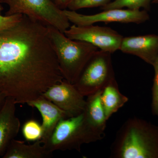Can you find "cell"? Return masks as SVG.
I'll list each match as a JSON object with an SVG mask.
<instances>
[{"instance_id":"9a60e30c","label":"cell","mask_w":158,"mask_h":158,"mask_svg":"<svg viewBox=\"0 0 158 158\" xmlns=\"http://www.w3.org/2000/svg\"><path fill=\"white\" fill-rule=\"evenodd\" d=\"M101 91L87 96L84 113L88 123L92 127L105 133L108 120L101 101Z\"/></svg>"},{"instance_id":"4fadbf2b","label":"cell","mask_w":158,"mask_h":158,"mask_svg":"<svg viewBox=\"0 0 158 158\" xmlns=\"http://www.w3.org/2000/svg\"><path fill=\"white\" fill-rule=\"evenodd\" d=\"M53 153L49 151L40 141L27 144L24 141L13 139L11 141L3 158H49Z\"/></svg>"},{"instance_id":"9c48e42d","label":"cell","mask_w":158,"mask_h":158,"mask_svg":"<svg viewBox=\"0 0 158 158\" xmlns=\"http://www.w3.org/2000/svg\"><path fill=\"white\" fill-rule=\"evenodd\" d=\"M66 113L74 117L85 111L86 100L73 84L65 80L52 85L41 94Z\"/></svg>"},{"instance_id":"6da1fadb","label":"cell","mask_w":158,"mask_h":158,"mask_svg":"<svg viewBox=\"0 0 158 158\" xmlns=\"http://www.w3.org/2000/svg\"><path fill=\"white\" fill-rule=\"evenodd\" d=\"M64 80L47 26L23 15L0 33V91L27 104Z\"/></svg>"},{"instance_id":"44dd1931","label":"cell","mask_w":158,"mask_h":158,"mask_svg":"<svg viewBox=\"0 0 158 158\" xmlns=\"http://www.w3.org/2000/svg\"><path fill=\"white\" fill-rule=\"evenodd\" d=\"M71 0H55V2L60 9L64 10L67 8V6Z\"/></svg>"},{"instance_id":"8fae6325","label":"cell","mask_w":158,"mask_h":158,"mask_svg":"<svg viewBox=\"0 0 158 158\" xmlns=\"http://www.w3.org/2000/svg\"><path fill=\"white\" fill-rule=\"evenodd\" d=\"M16 104L13 98L7 97L0 108V156L4 155L20 129V122L15 115Z\"/></svg>"},{"instance_id":"ffe728a7","label":"cell","mask_w":158,"mask_h":158,"mask_svg":"<svg viewBox=\"0 0 158 158\" xmlns=\"http://www.w3.org/2000/svg\"><path fill=\"white\" fill-rule=\"evenodd\" d=\"M3 7L0 4V33L8 30L19 22L22 18L23 15H2Z\"/></svg>"},{"instance_id":"d6986e66","label":"cell","mask_w":158,"mask_h":158,"mask_svg":"<svg viewBox=\"0 0 158 158\" xmlns=\"http://www.w3.org/2000/svg\"><path fill=\"white\" fill-rule=\"evenodd\" d=\"M152 65L154 69L155 74L152 90V112L154 115L158 116V56Z\"/></svg>"},{"instance_id":"d4e9b609","label":"cell","mask_w":158,"mask_h":158,"mask_svg":"<svg viewBox=\"0 0 158 158\" xmlns=\"http://www.w3.org/2000/svg\"><path fill=\"white\" fill-rule=\"evenodd\" d=\"M53 1H54V2H55V0H53Z\"/></svg>"},{"instance_id":"5bb4252c","label":"cell","mask_w":158,"mask_h":158,"mask_svg":"<svg viewBox=\"0 0 158 158\" xmlns=\"http://www.w3.org/2000/svg\"><path fill=\"white\" fill-rule=\"evenodd\" d=\"M100 98L107 120L128 101L127 97L119 91L116 80L102 90Z\"/></svg>"},{"instance_id":"484cf974","label":"cell","mask_w":158,"mask_h":158,"mask_svg":"<svg viewBox=\"0 0 158 158\" xmlns=\"http://www.w3.org/2000/svg\"><path fill=\"white\" fill-rule=\"evenodd\" d=\"M0 92H1V91H0Z\"/></svg>"},{"instance_id":"52a82bcc","label":"cell","mask_w":158,"mask_h":158,"mask_svg":"<svg viewBox=\"0 0 158 158\" xmlns=\"http://www.w3.org/2000/svg\"><path fill=\"white\" fill-rule=\"evenodd\" d=\"M64 34L71 39L88 42L100 50L111 54L119 50L123 38L122 35L111 28L93 25L73 24Z\"/></svg>"},{"instance_id":"30bf717a","label":"cell","mask_w":158,"mask_h":158,"mask_svg":"<svg viewBox=\"0 0 158 158\" xmlns=\"http://www.w3.org/2000/svg\"><path fill=\"white\" fill-rule=\"evenodd\" d=\"M119 50L135 56L152 65L158 56V35L148 34L123 37Z\"/></svg>"},{"instance_id":"7c38bea8","label":"cell","mask_w":158,"mask_h":158,"mask_svg":"<svg viewBox=\"0 0 158 158\" xmlns=\"http://www.w3.org/2000/svg\"><path fill=\"white\" fill-rule=\"evenodd\" d=\"M27 104L37 109L42 116L43 135L40 141L43 144L49 138L59 122L63 118H69L64 111L41 95L34 100L27 102Z\"/></svg>"},{"instance_id":"3957f363","label":"cell","mask_w":158,"mask_h":158,"mask_svg":"<svg viewBox=\"0 0 158 158\" xmlns=\"http://www.w3.org/2000/svg\"><path fill=\"white\" fill-rule=\"evenodd\" d=\"M47 27L62 77L67 82L74 84L98 48L88 42L71 39L52 26Z\"/></svg>"},{"instance_id":"7402d4cb","label":"cell","mask_w":158,"mask_h":158,"mask_svg":"<svg viewBox=\"0 0 158 158\" xmlns=\"http://www.w3.org/2000/svg\"><path fill=\"white\" fill-rule=\"evenodd\" d=\"M7 97L4 94L0 92V108L2 107V106L5 102V100Z\"/></svg>"},{"instance_id":"ba28073f","label":"cell","mask_w":158,"mask_h":158,"mask_svg":"<svg viewBox=\"0 0 158 158\" xmlns=\"http://www.w3.org/2000/svg\"><path fill=\"white\" fill-rule=\"evenodd\" d=\"M63 11L69 21L77 26L90 25L100 22L139 24L145 22L149 19V15L145 10L112 9L90 15L80 14L66 9Z\"/></svg>"},{"instance_id":"e0dca14e","label":"cell","mask_w":158,"mask_h":158,"mask_svg":"<svg viewBox=\"0 0 158 158\" xmlns=\"http://www.w3.org/2000/svg\"><path fill=\"white\" fill-rule=\"evenodd\" d=\"M22 132L26 141L32 142L41 140L43 135L42 125L34 119L28 120L24 123Z\"/></svg>"},{"instance_id":"603a6c76","label":"cell","mask_w":158,"mask_h":158,"mask_svg":"<svg viewBox=\"0 0 158 158\" xmlns=\"http://www.w3.org/2000/svg\"><path fill=\"white\" fill-rule=\"evenodd\" d=\"M152 3H155V4H158V0H153Z\"/></svg>"},{"instance_id":"7a4b0ae2","label":"cell","mask_w":158,"mask_h":158,"mask_svg":"<svg viewBox=\"0 0 158 158\" xmlns=\"http://www.w3.org/2000/svg\"><path fill=\"white\" fill-rule=\"evenodd\" d=\"M115 158H158V126L129 118L122 126L111 146Z\"/></svg>"},{"instance_id":"cb8c5ba5","label":"cell","mask_w":158,"mask_h":158,"mask_svg":"<svg viewBox=\"0 0 158 158\" xmlns=\"http://www.w3.org/2000/svg\"><path fill=\"white\" fill-rule=\"evenodd\" d=\"M4 3V0H0V4Z\"/></svg>"},{"instance_id":"ac0fdd59","label":"cell","mask_w":158,"mask_h":158,"mask_svg":"<svg viewBox=\"0 0 158 158\" xmlns=\"http://www.w3.org/2000/svg\"><path fill=\"white\" fill-rule=\"evenodd\" d=\"M111 2V0H71L67 8L72 11H76L85 8L102 7Z\"/></svg>"},{"instance_id":"8992f818","label":"cell","mask_w":158,"mask_h":158,"mask_svg":"<svg viewBox=\"0 0 158 158\" xmlns=\"http://www.w3.org/2000/svg\"><path fill=\"white\" fill-rule=\"evenodd\" d=\"M111 54L97 50L86 63L73 84L83 96L102 91L116 80Z\"/></svg>"},{"instance_id":"2e32d148","label":"cell","mask_w":158,"mask_h":158,"mask_svg":"<svg viewBox=\"0 0 158 158\" xmlns=\"http://www.w3.org/2000/svg\"><path fill=\"white\" fill-rule=\"evenodd\" d=\"M153 0H114L101 7L102 10L127 8L131 10H140L143 8L148 10Z\"/></svg>"},{"instance_id":"277c9868","label":"cell","mask_w":158,"mask_h":158,"mask_svg":"<svg viewBox=\"0 0 158 158\" xmlns=\"http://www.w3.org/2000/svg\"><path fill=\"white\" fill-rule=\"evenodd\" d=\"M104 136V133L88 123L83 112L78 116L61 119L43 144L52 153L56 151L80 152L83 144L96 142Z\"/></svg>"},{"instance_id":"5b68a950","label":"cell","mask_w":158,"mask_h":158,"mask_svg":"<svg viewBox=\"0 0 158 158\" xmlns=\"http://www.w3.org/2000/svg\"><path fill=\"white\" fill-rule=\"evenodd\" d=\"M9 7L6 15L20 14L52 26L64 33L70 22L53 0H4Z\"/></svg>"}]
</instances>
